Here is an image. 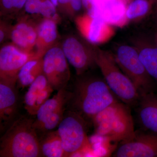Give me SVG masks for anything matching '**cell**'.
I'll use <instances>...</instances> for the list:
<instances>
[{"mask_svg": "<svg viewBox=\"0 0 157 157\" xmlns=\"http://www.w3.org/2000/svg\"><path fill=\"white\" fill-rule=\"evenodd\" d=\"M37 27L29 21H22L12 28L10 36L12 43L23 50L33 52L37 39Z\"/></svg>", "mask_w": 157, "mask_h": 157, "instance_id": "cell-16", "label": "cell"}, {"mask_svg": "<svg viewBox=\"0 0 157 157\" xmlns=\"http://www.w3.org/2000/svg\"><path fill=\"white\" fill-rule=\"evenodd\" d=\"M105 80L90 77L75 82L68 102L70 110L92 120L99 113L118 101Z\"/></svg>", "mask_w": 157, "mask_h": 157, "instance_id": "cell-1", "label": "cell"}, {"mask_svg": "<svg viewBox=\"0 0 157 157\" xmlns=\"http://www.w3.org/2000/svg\"><path fill=\"white\" fill-rule=\"evenodd\" d=\"M43 56L37 51L23 50L13 43L4 45L0 50V81L16 86L17 74L23 66Z\"/></svg>", "mask_w": 157, "mask_h": 157, "instance_id": "cell-8", "label": "cell"}, {"mask_svg": "<svg viewBox=\"0 0 157 157\" xmlns=\"http://www.w3.org/2000/svg\"><path fill=\"white\" fill-rule=\"evenodd\" d=\"M56 8V6L50 0H42L40 14L44 18L52 19L56 21L58 19Z\"/></svg>", "mask_w": 157, "mask_h": 157, "instance_id": "cell-23", "label": "cell"}, {"mask_svg": "<svg viewBox=\"0 0 157 157\" xmlns=\"http://www.w3.org/2000/svg\"><path fill=\"white\" fill-rule=\"evenodd\" d=\"M34 120L23 115L14 121L1 137L0 157H42Z\"/></svg>", "mask_w": 157, "mask_h": 157, "instance_id": "cell-2", "label": "cell"}, {"mask_svg": "<svg viewBox=\"0 0 157 157\" xmlns=\"http://www.w3.org/2000/svg\"><path fill=\"white\" fill-rule=\"evenodd\" d=\"M71 96L67 87L58 91L39 108L33 125L38 135L53 131L61 122Z\"/></svg>", "mask_w": 157, "mask_h": 157, "instance_id": "cell-7", "label": "cell"}, {"mask_svg": "<svg viewBox=\"0 0 157 157\" xmlns=\"http://www.w3.org/2000/svg\"><path fill=\"white\" fill-rule=\"evenodd\" d=\"M129 106L118 101L92 119L96 135L113 141L132 139L136 132Z\"/></svg>", "mask_w": 157, "mask_h": 157, "instance_id": "cell-3", "label": "cell"}, {"mask_svg": "<svg viewBox=\"0 0 157 157\" xmlns=\"http://www.w3.org/2000/svg\"><path fill=\"white\" fill-rule=\"evenodd\" d=\"M149 9V3L147 0H134L127 8V18L133 19L141 17L146 14Z\"/></svg>", "mask_w": 157, "mask_h": 157, "instance_id": "cell-22", "label": "cell"}, {"mask_svg": "<svg viewBox=\"0 0 157 157\" xmlns=\"http://www.w3.org/2000/svg\"><path fill=\"white\" fill-rule=\"evenodd\" d=\"M51 2H52L54 5H55V6H56V7H57L58 6V0H50Z\"/></svg>", "mask_w": 157, "mask_h": 157, "instance_id": "cell-29", "label": "cell"}, {"mask_svg": "<svg viewBox=\"0 0 157 157\" xmlns=\"http://www.w3.org/2000/svg\"><path fill=\"white\" fill-rule=\"evenodd\" d=\"M57 38L56 21L52 19L44 18L37 27L36 51L44 55L49 48L55 45V43Z\"/></svg>", "mask_w": 157, "mask_h": 157, "instance_id": "cell-18", "label": "cell"}, {"mask_svg": "<svg viewBox=\"0 0 157 157\" xmlns=\"http://www.w3.org/2000/svg\"><path fill=\"white\" fill-rule=\"evenodd\" d=\"M95 59L104 80L114 95L128 106L137 104L140 94L132 80L119 67L115 58L106 52L95 49Z\"/></svg>", "mask_w": 157, "mask_h": 157, "instance_id": "cell-4", "label": "cell"}, {"mask_svg": "<svg viewBox=\"0 0 157 157\" xmlns=\"http://www.w3.org/2000/svg\"><path fill=\"white\" fill-rule=\"evenodd\" d=\"M137 104V115L141 125L157 133V97L152 93L142 95Z\"/></svg>", "mask_w": 157, "mask_h": 157, "instance_id": "cell-17", "label": "cell"}, {"mask_svg": "<svg viewBox=\"0 0 157 157\" xmlns=\"http://www.w3.org/2000/svg\"><path fill=\"white\" fill-rule=\"evenodd\" d=\"M8 28L4 25L3 24L1 23V29H0V42L2 43L5 41L6 36L8 34Z\"/></svg>", "mask_w": 157, "mask_h": 157, "instance_id": "cell-27", "label": "cell"}, {"mask_svg": "<svg viewBox=\"0 0 157 157\" xmlns=\"http://www.w3.org/2000/svg\"></svg>", "mask_w": 157, "mask_h": 157, "instance_id": "cell-31", "label": "cell"}, {"mask_svg": "<svg viewBox=\"0 0 157 157\" xmlns=\"http://www.w3.org/2000/svg\"><path fill=\"white\" fill-rule=\"evenodd\" d=\"M86 119L73 110L65 111L57 131L67 156L79 154L91 148L86 133Z\"/></svg>", "mask_w": 157, "mask_h": 157, "instance_id": "cell-5", "label": "cell"}, {"mask_svg": "<svg viewBox=\"0 0 157 157\" xmlns=\"http://www.w3.org/2000/svg\"><path fill=\"white\" fill-rule=\"evenodd\" d=\"M61 47L68 63L75 69L78 76L96 65L95 50L90 49L75 36L66 38Z\"/></svg>", "mask_w": 157, "mask_h": 157, "instance_id": "cell-11", "label": "cell"}, {"mask_svg": "<svg viewBox=\"0 0 157 157\" xmlns=\"http://www.w3.org/2000/svg\"><path fill=\"white\" fill-rule=\"evenodd\" d=\"M43 73L54 90L67 87L70 78L68 62L61 46L55 45L43 56Z\"/></svg>", "mask_w": 157, "mask_h": 157, "instance_id": "cell-9", "label": "cell"}, {"mask_svg": "<svg viewBox=\"0 0 157 157\" xmlns=\"http://www.w3.org/2000/svg\"><path fill=\"white\" fill-rule=\"evenodd\" d=\"M42 0H27L25 5V10L30 14H40Z\"/></svg>", "mask_w": 157, "mask_h": 157, "instance_id": "cell-25", "label": "cell"}, {"mask_svg": "<svg viewBox=\"0 0 157 157\" xmlns=\"http://www.w3.org/2000/svg\"><path fill=\"white\" fill-rule=\"evenodd\" d=\"M77 24L82 35L92 44L105 42L113 33L111 25L100 17H92L87 14L78 18Z\"/></svg>", "mask_w": 157, "mask_h": 157, "instance_id": "cell-15", "label": "cell"}, {"mask_svg": "<svg viewBox=\"0 0 157 157\" xmlns=\"http://www.w3.org/2000/svg\"><path fill=\"white\" fill-rule=\"evenodd\" d=\"M54 90L43 74L29 86L24 98L25 108L29 115H36L39 108L49 98Z\"/></svg>", "mask_w": 157, "mask_h": 157, "instance_id": "cell-14", "label": "cell"}, {"mask_svg": "<svg viewBox=\"0 0 157 157\" xmlns=\"http://www.w3.org/2000/svg\"><path fill=\"white\" fill-rule=\"evenodd\" d=\"M71 0H58V6L60 5L63 7H68L70 8Z\"/></svg>", "mask_w": 157, "mask_h": 157, "instance_id": "cell-28", "label": "cell"}, {"mask_svg": "<svg viewBox=\"0 0 157 157\" xmlns=\"http://www.w3.org/2000/svg\"><path fill=\"white\" fill-rule=\"evenodd\" d=\"M27 0H1V7L4 12L19 11L24 7Z\"/></svg>", "mask_w": 157, "mask_h": 157, "instance_id": "cell-24", "label": "cell"}, {"mask_svg": "<svg viewBox=\"0 0 157 157\" xmlns=\"http://www.w3.org/2000/svg\"><path fill=\"white\" fill-rule=\"evenodd\" d=\"M43 74V57L31 59L24 65L17 76L19 87H29L38 76Z\"/></svg>", "mask_w": 157, "mask_h": 157, "instance_id": "cell-20", "label": "cell"}, {"mask_svg": "<svg viewBox=\"0 0 157 157\" xmlns=\"http://www.w3.org/2000/svg\"><path fill=\"white\" fill-rule=\"evenodd\" d=\"M156 44L157 45V35L156 36Z\"/></svg>", "mask_w": 157, "mask_h": 157, "instance_id": "cell-30", "label": "cell"}, {"mask_svg": "<svg viewBox=\"0 0 157 157\" xmlns=\"http://www.w3.org/2000/svg\"><path fill=\"white\" fill-rule=\"evenodd\" d=\"M39 142L42 157H67L63 148L61 139L57 130L42 134L41 138L39 137Z\"/></svg>", "mask_w": 157, "mask_h": 157, "instance_id": "cell-19", "label": "cell"}, {"mask_svg": "<svg viewBox=\"0 0 157 157\" xmlns=\"http://www.w3.org/2000/svg\"><path fill=\"white\" fill-rule=\"evenodd\" d=\"M139 58L148 75L157 82V45H148L139 52Z\"/></svg>", "mask_w": 157, "mask_h": 157, "instance_id": "cell-21", "label": "cell"}, {"mask_svg": "<svg viewBox=\"0 0 157 157\" xmlns=\"http://www.w3.org/2000/svg\"><path fill=\"white\" fill-rule=\"evenodd\" d=\"M18 95L15 86L0 81V131L3 134L17 118Z\"/></svg>", "mask_w": 157, "mask_h": 157, "instance_id": "cell-13", "label": "cell"}, {"mask_svg": "<svg viewBox=\"0 0 157 157\" xmlns=\"http://www.w3.org/2000/svg\"><path fill=\"white\" fill-rule=\"evenodd\" d=\"M82 4L88 16L100 17L111 25H121L127 18L123 0H82Z\"/></svg>", "mask_w": 157, "mask_h": 157, "instance_id": "cell-10", "label": "cell"}, {"mask_svg": "<svg viewBox=\"0 0 157 157\" xmlns=\"http://www.w3.org/2000/svg\"><path fill=\"white\" fill-rule=\"evenodd\" d=\"M117 157L157 156V133H137L130 140L121 142L114 152Z\"/></svg>", "mask_w": 157, "mask_h": 157, "instance_id": "cell-12", "label": "cell"}, {"mask_svg": "<svg viewBox=\"0 0 157 157\" xmlns=\"http://www.w3.org/2000/svg\"><path fill=\"white\" fill-rule=\"evenodd\" d=\"M115 59L119 67L132 80L140 96L152 93L154 80L144 67L138 52L128 45H122L118 48Z\"/></svg>", "mask_w": 157, "mask_h": 157, "instance_id": "cell-6", "label": "cell"}, {"mask_svg": "<svg viewBox=\"0 0 157 157\" xmlns=\"http://www.w3.org/2000/svg\"><path fill=\"white\" fill-rule=\"evenodd\" d=\"M82 0H71L70 8L73 11H78L82 8Z\"/></svg>", "mask_w": 157, "mask_h": 157, "instance_id": "cell-26", "label": "cell"}]
</instances>
